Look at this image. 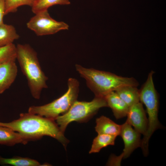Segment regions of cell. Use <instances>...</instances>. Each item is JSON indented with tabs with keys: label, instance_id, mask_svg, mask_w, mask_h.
Wrapping results in <instances>:
<instances>
[{
	"label": "cell",
	"instance_id": "1",
	"mask_svg": "<svg viewBox=\"0 0 166 166\" xmlns=\"http://www.w3.org/2000/svg\"><path fill=\"white\" fill-rule=\"evenodd\" d=\"M0 126L18 132L28 142L48 136L56 139L65 148L69 142L55 120L29 112L20 113L19 118L10 122H0Z\"/></svg>",
	"mask_w": 166,
	"mask_h": 166
},
{
	"label": "cell",
	"instance_id": "2",
	"mask_svg": "<svg viewBox=\"0 0 166 166\" xmlns=\"http://www.w3.org/2000/svg\"><path fill=\"white\" fill-rule=\"evenodd\" d=\"M16 60L27 80L32 96L39 99L42 91L48 88V77L42 70L36 51L28 44L16 46Z\"/></svg>",
	"mask_w": 166,
	"mask_h": 166
},
{
	"label": "cell",
	"instance_id": "3",
	"mask_svg": "<svg viewBox=\"0 0 166 166\" xmlns=\"http://www.w3.org/2000/svg\"><path fill=\"white\" fill-rule=\"evenodd\" d=\"M75 68L96 97H104L122 86L137 87L139 85L138 81L133 77L119 76L109 72L85 68L78 64L76 65Z\"/></svg>",
	"mask_w": 166,
	"mask_h": 166
},
{
	"label": "cell",
	"instance_id": "4",
	"mask_svg": "<svg viewBox=\"0 0 166 166\" xmlns=\"http://www.w3.org/2000/svg\"><path fill=\"white\" fill-rule=\"evenodd\" d=\"M154 73L153 71L149 73L146 81L139 89L140 102L145 105L148 116L147 131L142 139V144L144 147L148 145L149 139L155 131L162 127L158 118L159 97L154 84Z\"/></svg>",
	"mask_w": 166,
	"mask_h": 166
},
{
	"label": "cell",
	"instance_id": "5",
	"mask_svg": "<svg viewBox=\"0 0 166 166\" xmlns=\"http://www.w3.org/2000/svg\"><path fill=\"white\" fill-rule=\"evenodd\" d=\"M67 84V91L60 97L43 105L31 106L28 112L55 120L58 117L66 113L77 100L79 89L78 81L70 78Z\"/></svg>",
	"mask_w": 166,
	"mask_h": 166
},
{
	"label": "cell",
	"instance_id": "6",
	"mask_svg": "<svg viewBox=\"0 0 166 166\" xmlns=\"http://www.w3.org/2000/svg\"><path fill=\"white\" fill-rule=\"evenodd\" d=\"M108 107L105 97H95L90 101L77 100L65 113L55 120L64 133L68 125L73 121L85 122L92 118L101 108Z\"/></svg>",
	"mask_w": 166,
	"mask_h": 166
},
{
	"label": "cell",
	"instance_id": "7",
	"mask_svg": "<svg viewBox=\"0 0 166 166\" xmlns=\"http://www.w3.org/2000/svg\"><path fill=\"white\" fill-rule=\"evenodd\" d=\"M121 125L120 136L123 141L124 148L120 155L111 156L107 163L108 165L120 166L122 159L128 157L135 149L141 146V134L126 121Z\"/></svg>",
	"mask_w": 166,
	"mask_h": 166
},
{
	"label": "cell",
	"instance_id": "8",
	"mask_svg": "<svg viewBox=\"0 0 166 166\" xmlns=\"http://www.w3.org/2000/svg\"><path fill=\"white\" fill-rule=\"evenodd\" d=\"M28 28L38 36L53 34L62 30H68L69 25L63 22H58L50 16L48 10L36 14L26 24Z\"/></svg>",
	"mask_w": 166,
	"mask_h": 166
},
{
	"label": "cell",
	"instance_id": "9",
	"mask_svg": "<svg viewBox=\"0 0 166 166\" xmlns=\"http://www.w3.org/2000/svg\"><path fill=\"white\" fill-rule=\"evenodd\" d=\"M126 116V121L136 131L144 135L148 129V121L143 104L140 101L130 106Z\"/></svg>",
	"mask_w": 166,
	"mask_h": 166
},
{
	"label": "cell",
	"instance_id": "10",
	"mask_svg": "<svg viewBox=\"0 0 166 166\" xmlns=\"http://www.w3.org/2000/svg\"><path fill=\"white\" fill-rule=\"evenodd\" d=\"M16 57L0 62V94L8 89L15 81L18 73Z\"/></svg>",
	"mask_w": 166,
	"mask_h": 166
},
{
	"label": "cell",
	"instance_id": "11",
	"mask_svg": "<svg viewBox=\"0 0 166 166\" xmlns=\"http://www.w3.org/2000/svg\"><path fill=\"white\" fill-rule=\"evenodd\" d=\"M105 98L108 107L111 108L116 119H121L127 116L129 107L115 91L110 92Z\"/></svg>",
	"mask_w": 166,
	"mask_h": 166
},
{
	"label": "cell",
	"instance_id": "12",
	"mask_svg": "<svg viewBox=\"0 0 166 166\" xmlns=\"http://www.w3.org/2000/svg\"><path fill=\"white\" fill-rule=\"evenodd\" d=\"M95 129L98 134L120 135L121 125L115 123L109 118L102 116L96 119Z\"/></svg>",
	"mask_w": 166,
	"mask_h": 166
},
{
	"label": "cell",
	"instance_id": "13",
	"mask_svg": "<svg viewBox=\"0 0 166 166\" xmlns=\"http://www.w3.org/2000/svg\"><path fill=\"white\" fill-rule=\"evenodd\" d=\"M28 142L20 133L7 127L0 126V144L12 146Z\"/></svg>",
	"mask_w": 166,
	"mask_h": 166
},
{
	"label": "cell",
	"instance_id": "14",
	"mask_svg": "<svg viewBox=\"0 0 166 166\" xmlns=\"http://www.w3.org/2000/svg\"><path fill=\"white\" fill-rule=\"evenodd\" d=\"M114 91L129 107L140 101L139 89L137 87L124 86L118 88Z\"/></svg>",
	"mask_w": 166,
	"mask_h": 166
},
{
	"label": "cell",
	"instance_id": "15",
	"mask_svg": "<svg viewBox=\"0 0 166 166\" xmlns=\"http://www.w3.org/2000/svg\"><path fill=\"white\" fill-rule=\"evenodd\" d=\"M19 37L13 26L4 23L0 25V47L13 43Z\"/></svg>",
	"mask_w": 166,
	"mask_h": 166
},
{
	"label": "cell",
	"instance_id": "16",
	"mask_svg": "<svg viewBox=\"0 0 166 166\" xmlns=\"http://www.w3.org/2000/svg\"><path fill=\"white\" fill-rule=\"evenodd\" d=\"M117 137L111 135L98 134L93 140L89 153L98 152L104 148L114 145Z\"/></svg>",
	"mask_w": 166,
	"mask_h": 166
},
{
	"label": "cell",
	"instance_id": "17",
	"mask_svg": "<svg viewBox=\"0 0 166 166\" xmlns=\"http://www.w3.org/2000/svg\"><path fill=\"white\" fill-rule=\"evenodd\" d=\"M0 165L15 166H39L40 164L37 160L28 157L15 156L4 158L0 156Z\"/></svg>",
	"mask_w": 166,
	"mask_h": 166
},
{
	"label": "cell",
	"instance_id": "18",
	"mask_svg": "<svg viewBox=\"0 0 166 166\" xmlns=\"http://www.w3.org/2000/svg\"><path fill=\"white\" fill-rule=\"evenodd\" d=\"M69 0H34L32 11L36 14L40 12L48 10L50 7L55 5H69Z\"/></svg>",
	"mask_w": 166,
	"mask_h": 166
},
{
	"label": "cell",
	"instance_id": "19",
	"mask_svg": "<svg viewBox=\"0 0 166 166\" xmlns=\"http://www.w3.org/2000/svg\"><path fill=\"white\" fill-rule=\"evenodd\" d=\"M34 0H5V15L17 11L18 8L23 5L31 7Z\"/></svg>",
	"mask_w": 166,
	"mask_h": 166
},
{
	"label": "cell",
	"instance_id": "20",
	"mask_svg": "<svg viewBox=\"0 0 166 166\" xmlns=\"http://www.w3.org/2000/svg\"><path fill=\"white\" fill-rule=\"evenodd\" d=\"M13 57H16V46L14 43L0 47V62Z\"/></svg>",
	"mask_w": 166,
	"mask_h": 166
},
{
	"label": "cell",
	"instance_id": "21",
	"mask_svg": "<svg viewBox=\"0 0 166 166\" xmlns=\"http://www.w3.org/2000/svg\"><path fill=\"white\" fill-rule=\"evenodd\" d=\"M5 15V0H0V25L3 24V18Z\"/></svg>",
	"mask_w": 166,
	"mask_h": 166
}]
</instances>
